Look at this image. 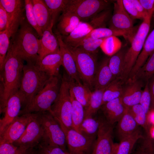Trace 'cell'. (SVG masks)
I'll return each mask as SVG.
<instances>
[{
	"instance_id": "6da1fadb",
	"label": "cell",
	"mask_w": 154,
	"mask_h": 154,
	"mask_svg": "<svg viewBox=\"0 0 154 154\" xmlns=\"http://www.w3.org/2000/svg\"><path fill=\"white\" fill-rule=\"evenodd\" d=\"M25 61L10 43L0 72V113H3L9 98L19 90Z\"/></svg>"
},
{
	"instance_id": "7a4b0ae2",
	"label": "cell",
	"mask_w": 154,
	"mask_h": 154,
	"mask_svg": "<svg viewBox=\"0 0 154 154\" xmlns=\"http://www.w3.org/2000/svg\"><path fill=\"white\" fill-rule=\"evenodd\" d=\"M39 36L29 24L26 16L17 32L11 37L10 43L27 62L35 65L39 59Z\"/></svg>"
},
{
	"instance_id": "3957f363",
	"label": "cell",
	"mask_w": 154,
	"mask_h": 154,
	"mask_svg": "<svg viewBox=\"0 0 154 154\" xmlns=\"http://www.w3.org/2000/svg\"><path fill=\"white\" fill-rule=\"evenodd\" d=\"M50 77L33 63L27 62L24 65L23 76L18 91L23 108L29 104L42 90Z\"/></svg>"
},
{
	"instance_id": "277c9868",
	"label": "cell",
	"mask_w": 154,
	"mask_h": 154,
	"mask_svg": "<svg viewBox=\"0 0 154 154\" xmlns=\"http://www.w3.org/2000/svg\"><path fill=\"white\" fill-rule=\"evenodd\" d=\"M61 82L59 76L50 77L42 90L21 109L19 115L44 112L51 113V106L58 96Z\"/></svg>"
},
{
	"instance_id": "5b68a950",
	"label": "cell",
	"mask_w": 154,
	"mask_h": 154,
	"mask_svg": "<svg viewBox=\"0 0 154 154\" xmlns=\"http://www.w3.org/2000/svg\"><path fill=\"white\" fill-rule=\"evenodd\" d=\"M154 9L148 12L130 42L131 46L125 52L122 79L125 80L129 77L147 37Z\"/></svg>"
},
{
	"instance_id": "8992f818",
	"label": "cell",
	"mask_w": 154,
	"mask_h": 154,
	"mask_svg": "<svg viewBox=\"0 0 154 154\" xmlns=\"http://www.w3.org/2000/svg\"><path fill=\"white\" fill-rule=\"evenodd\" d=\"M50 113L65 126L72 128L70 86L68 77L65 74L61 79L59 93L51 106Z\"/></svg>"
},
{
	"instance_id": "52a82bcc",
	"label": "cell",
	"mask_w": 154,
	"mask_h": 154,
	"mask_svg": "<svg viewBox=\"0 0 154 154\" xmlns=\"http://www.w3.org/2000/svg\"><path fill=\"white\" fill-rule=\"evenodd\" d=\"M67 45L73 55L80 79L84 84L92 88L93 86L94 78L98 68L95 54Z\"/></svg>"
},
{
	"instance_id": "ba28073f",
	"label": "cell",
	"mask_w": 154,
	"mask_h": 154,
	"mask_svg": "<svg viewBox=\"0 0 154 154\" xmlns=\"http://www.w3.org/2000/svg\"><path fill=\"white\" fill-rule=\"evenodd\" d=\"M36 113L43 130V138L67 152L65 133L55 117L48 112Z\"/></svg>"
},
{
	"instance_id": "9c48e42d",
	"label": "cell",
	"mask_w": 154,
	"mask_h": 154,
	"mask_svg": "<svg viewBox=\"0 0 154 154\" xmlns=\"http://www.w3.org/2000/svg\"><path fill=\"white\" fill-rule=\"evenodd\" d=\"M108 1L103 0H69L65 9L75 14L82 21L90 20L107 9Z\"/></svg>"
},
{
	"instance_id": "30bf717a",
	"label": "cell",
	"mask_w": 154,
	"mask_h": 154,
	"mask_svg": "<svg viewBox=\"0 0 154 154\" xmlns=\"http://www.w3.org/2000/svg\"><path fill=\"white\" fill-rule=\"evenodd\" d=\"M56 119L65 133L69 154H91L96 138L85 136Z\"/></svg>"
},
{
	"instance_id": "8fae6325",
	"label": "cell",
	"mask_w": 154,
	"mask_h": 154,
	"mask_svg": "<svg viewBox=\"0 0 154 154\" xmlns=\"http://www.w3.org/2000/svg\"><path fill=\"white\" fill-rule=\"evenodd\" d=\"M100 123L91 154H112L114 125L108 122L103 116H100Z\"/></svg>"
},
{
	"instance_id": "7c38bea8",
	"label": "cell",
	"mask_w": 154,
	"mask_h": 154,
	"mask_svg": "<svg viewBox=\"0 0 154 154\" xmlns=\"http://www.w3.org/2000/svg\"><path fill=\"white\" fill-rule=\"evenodd\" d=\"M0 3L9 15V23L7 29L11 37L17 32L25 17L24 0H0Z\"/></svg>"
},
{
	"instance_id": "4fadbf2b",
	"label": "cell",
	"mask_w": 154,
	"mask_h": 154,
	"mask_svg": "<svg viewBox=\"0 0 154 154\" xmlns=\"http://www.w3.org/2000/svg\"><path fill=\"white\" fill-rule=\"evenodd\" d=\"M28 125L20 137L13 143L15 145L30 149L37 147L42 140L44 131L37 113Z\"/></svg>"
},
{
	"instance_id": "5bb4252c",
	"label": "cell",
	"mask_w": 154,
	"mask_h": 154,
	"mask_svg": "<svg viewBox=\"0 0 154 154\" xmlns=\"http://www.w3.org/2000/svg\"><path fill=\"white\" fill-rule=\"evenodd\" d=\"M35 113L25 114L18 116L0 135V144L13 143L22 135L28 125L35 117Z\"/></svg>"
},
{
	"instance_id": "9a60e30c",
	"label": "cell",
	"mask_w": 154,
	"mask_h": 154,
	"mask_svg": "<svg viewBox=\"0 0 154 154\" xmlns=\"http://www.w3.org/2000/svg\"><path fill=\"white\" fill-rule=\"evenodd\" d=\"M114 11L109 28L118 31H135L133 19L125 9L122 0L114 3Z\"/></svg>"
},
{
	"instance_id": "2e32d148",
	"label": "cell",
	"mask_w": 154,
	"mask_h": 154,
	"mask_svg": "<svg viewBox=\"0 0 154 154\" xmlns=\"http://www.w3.org/2000/svg\"><path fill=\"white\" fill-rule=\"evenodd\" d=\"M22 106V100L18 91L9 99L3 112L4 116L0 119V135L19 116Z\"/></svg>"
},
{
	"instance_id": "e0dca14e",
	"label": "cell",
	"mask_w": 154,
	"mask_h": 154,
	"mask_svg": "<svg viewBox=\"0 0 154 154\" xmlns=\"http://www.w3.org/2000/svg\"><path fill=\"white\" fill-rule=\"evenodd\" d=\"M55 35L58 38L62 56V66L68 76L77 82L80 83L79 77L73 55L66 44L63 41L62 35L56 31Z\"/></svg>"
},
{
	"instance_id": "ac0fdd59",
	"label": "cell",
	"mask_w": 154,
	"mask_h": 154,
	"mask_svg": "<svg viewBox=\"0 0 154 154\" xmlns=\"http://www.w3.org/2000/svg\"><path fill=\"white\" fill-rule=\"evenodd\" d=\"M129 81V83L124 86L121 96L122 102L126 108L139 104L143 91L142 81L137 79Z\"/></svg>"
},
{
	"instance_id": "d6986e66",
	"label": "cell",
	"mask_w": 154,
	"mask_h": 154,
	"mask_svg": "<svg viewBox=\"0 0 154 154\" xmlns=\"http://www.w3.org/2000/svg\"><path fill=\"white\" fill-rule=\"evenodd\" d=\"M53 26H51L44 31L43 33L42 36L39 38L38 60L48 54L60 51L58 38L56 35L52 31Z\"/></svg>"
},
{
	"instance_id": "ffe728a7",
	"label": "cell",
	"mask_w": 154,
	"mask_h": 154,
	"mask_svg": "<svg viewBox=\"0 0 154 154\" xmlns=\"http://www.w3.org/2000/svg\"><path fill=\"white\" fill-rule=\"evenodd\" d=\"M101 108L105 119L113 125L119 120L126 109L122 102L121 97L107 102Z\"/></svg>"
},
{
	"instance_id": "44dd1931",
	"label": "cell",
	"mask_w": 154,
	"mask_h": 154,
	"mask_svg": "<svg viewBox=\"0 0 154 154\" xmlns=\"http://www.w3.org/2000/svg\"><path fill=\"white\" fill-rule=\"evenodd\" d=\"M35 65L40 70L50 77L59 76L60 68L62 65L60 51L46 56L38 60Z\"/></svg>"
},
{
	"instance_id": "7402d4cb",
	"label": "cell",
	"mask_w": 154,
	"mask_h": 154,
	"mask_svg": "<svg viewBox=\"0 0 154 154\" xmlns=\"http://www.w3.org/2000/svg\"><path fill=\"white\" fill-rule=\"evenodd\" d=\"M116 133L119 141L136 131L141 127L137 124L126 108L124 114L117 122Z\"/></svg>"
},
{
	"instance_id": "603a6c76",
	"label": "cell",
	"mask_w": 154,
	"mask_h": 154,
	"mask_svg": "<svg viewBox=\"0 0 154 154\" xmlns=\"http://www.w3.org/2000/svg\"><path fill=\"white\" fill-rule=\"evenodd\" d=\"M33 9L37 23L42 33L54 26L49 9L43 0H32Z\"/></svg>"
},
{
	"instance_id": "cb8c5ba5",
	"label": "cell",
	"mask_w": 154,
	"mask_h": 154,
	"mask_svg": "<svg viewBox=\"0 0 154 154\" xmlns=\"http://www.w3.org/2000/svg\"><path fill=\"white\" fill-rule=\"evenodd\" d=\"M81 21L75 14L65 9L59 18L57 31L62 36H67Z\"/></svg>"
},
{
	"instance_id": "d4e9b609",
	"label": "cell",
	"mask_w": 154,
	"mask_h": 154,
	"mask_svg": "<svg viewBox=\"0 0 154 154\" xmlns=\"http://www.w3.org/2000/svg\"><path fill=\"white\" fill-rule=\"evenodd\" d=\"M109 58L104 59L97 70L93 86L95 90L105 89L115 79L109 68Z\"/></svg>"
},
{
	"instance_id": "484cf974",
	"label": "cell",
	"mask_w": 154,
	"mask_h": 154,
	"mask_svg": "<svg viewBox=\"0 0 154 154\" xmlns=\"http://www.w3.org/2000/svg\"><path fill=\"white\" fill-rule=\"evenodd\" d=\"M154 51V29L147 36L143 48L132 69L129 77L133 79L138 70L144 65Z\"/></svg>"
},
{
	"instance_id": "4316f807",
	"label": "cell",
	"mask_w": 154,
	"mask_h": 154,
	"mask_svg": "<svg viewBox=\"0 0 154 154\" xmlns=\"http://www.w3.org/2000/svg\"><path fill=\"white\" fill-rule=\"evenodd\" d=\"M141 127L121 139L119 143H114L112 154H131L137 141L144 136Z\"/></svg>"
},
{
	"instance_id": "83f0119b",
	"label": "cell",
	"mask_w": 154,
	"mask_h": 154,
	"mask_svg": "<svg viewBox=\"0 0 154 154\" xmlns=\"http://www.w3.org/2000/svg\"><path fill=\"white\" fill-rule=\"evenodd\" d=\"M93 29L88 22L81 21L68 35L64 36V37L62 36V39L67 45L75 47Z\"/></svg>"
},
{
	"instance_id": "f1b7e54d",
	"label": "cell",
	"mask_w": 154,
	"mask_h": 154,
	"mask_svg": "<svg viewBox=\"0 0 154 154\" xmlns=\"http://www.w3.org/2000/svg\"><path fill=\"white\" fill-rule=\"evenodd\" d=\"M135 33V31H118L109 28H107L105 27L97 28L93 30L89 34L84 38L77 45L84 39L89 37H92L98 39H102L111 36L116 37L122 36L125 37L126 39L130 40V41H131Z\"/></svg>"
},
{
	"instance_id": "f546056e",
	"label": "cell",
	"mask_w": 154,
	"mask_h": 154,
	"mask_svg": "<svg viewBox=\"0 0 154 154\" xmlns=\"http://www.w3.org/2000/svg\"><path fill=\"white\" fill-rule=\"evenodd\" d=\"M70 88L76 99L84 106H88L92 92L86 85L79 83L68 76Z\"/></svg>"
},
{
	"instance_id": "4dcf8cb0",
	"label": "cell",
	"mask_w": 154,
	"mask_h": 154,
	"mask_svg": "<svg viewBox=\"0 0 154 154\" xmlns=\"http://www.w3.org/2000/svg\"><path fill=\"white\" fill-rule=\"evenodd\" d=\"M125 52L123 50L121 49L109 58V66L115 79H120L123 80Z\"/></svg>"
},
{
	"instance_id": "1f68e13d",
	"label": "cell",
	"mask_w": 154,
	"mask_h": 154,
	"mask_svg": "<svg viewBox=\"0 0 154 154\" xmlns=\"http://www.w3.org/2000/svg\"><path fill=\"white\" fill-rule=\"evenodd\" d=\"M100 123V116L85 117L79 128L78 132L88 137L96 138Z\"/></svg>"
},
{
	"instance_id": "d6a6232c",
	"label": "cell",
	"mask_w": 154,
	"mask_h": 154,
	"mask_svg": "<svg viewBox=\"0 0 154 154\" xmlns=\"http://www.w3.org/2000/svg\"><path fill=\"white\" fill-rule=\"evenodd\" d=\"M123 81L121 79H115L107 86L104 92L102 106L121 96L124 88Z\"/></svg>"
},
{
	"instance_id": "836d02e7",
	"label": "cell",
	"mask_w": 154,
	"mask_h": 154,
	"mask_svg": "<svg viewBox=\"0 0 154 154\" xmlns=\"http://www.w3.org/2000/svg\"><path fill=\"white\" fill-rule=\"evenodd\" d=\"M70 93L72 104V128L78 132L80 126L85 117V108L76 99L70 88Z\"/></svg>"
},
{
	"instance_id": "e575fe53",
	"label": "cell",
	"mask_w": 154,
	"mask_h": 154,
	"mask_svg": "<svg viewBox=\"0 0 154 154\" xmlns=\"http://www.w3.org/2000/svg\"><path fill=\"white\" fill-rule=\"evenodd\" d=\"M105 89H96L92 92L88 105L85 109V117L94 116L101 108Z\"/></svg>"
},
{
	"instance_id": "d590c367",
	"label": "cell",
	"mask_w": 154,
	"mask_h": 154,
	"mask_svg": "<svg viewBox=\"0 0 154 154\" xmlns=\"http://www.w3.org/2000/svg\"><path fill=\"white\" fill-rule=\"evenodd\" d=\"M127 108L138 125L143 129L145 134L149 136L147 115L142 106L139 104Z\"/></svg>"
},
{
	"instance_id": "8d00e7d4",
	"label": "cell",
	"mask_w": 154,
	"mask_h": 154,
	"mask_svg": "<svg viewBox=\"0 0 154 154\" xmlns=\"http://www.w3.org/2000/svg\"><path fill=\"white\" fill-rule=\"evenodd\" d=\"M154 75V51L149 56L144 65L138 70L132 80H139L147 82Z\"/></svg>"
},
{
	"instance_id": "74e56055",
	"label": "cell",
	"mask_w": 154,
	"mask_h": 154,
	"mask_svg": "<svg viewBox=\"0 0 154 154\" xmlns=\"http://www.w3.org/2000/svg\"><path fill=\"white\" fill-rule=\"evenodd\" d=\"M121 45L117 37L111 36L104 38L100 47L105 54L111 57L121 50Z\"/></svg>"
},
{
	"instance_id": "f35d334b",
	"label": "cell",
	"mask_w": 154,
	"mask_h": 154,
	"mask_svg": "<svg viewBox=\"0 0 154 154\" xmlns=\"http://www.w3.org/2000/svg\"><path fill=\"white\" fill-rule=\"evenodd\" d=\"M50 11L54 25L59 14L65 9L69 0H43Z\"/></svg>"
},
{
	"instance_id": "ab89813d",
	"label": "cell",
	"mask_w": 154,
	"mask_h": 154,
	"mask_svg": "<svg viewBox=\"0 0 154 154\" xmlns=\"http://www.w3.org/2000/svg\"><path fill=\"white\" fill-rule=\"evenodd\" d=\"M37 147L38 154H69L58 146L43 138Z\"/></svg>"
},
{
	"instance_id": "60d3db41",
	"label": "cell",
	"mask_w": 154,
	"mask_h": 154,
	"mask_svg": "<svg viewBox=\"0 0 154 154\" xmlns=\"http://www.w3.org/2000/svg\"><path fill=\"white\" fill-rule=\"evenodd\" d=\"M11 35L7 29L0 31V71L2 70L10 44Z\"/></svg>"
},
{
	"instance_id": "b9f144b4",
	"label": "cell",
	"mask_w": 154,
	"mask_h": 154,
	"mask_svg": "<svg viewBox=\"0 0 154 154\" xmlns=\"http://www.w3.org/2000/svg\"><path fill=\"white\" fill-rule=\"evenodd\" d=\"M25 16L29 24L36 31L40 38L43 33L39 28L35 15L32 0H24Z\"/></svg>"
},
{
	"instance_id": "7bdbcfd3",
	"label": "cell",
	"mask_w": 154,
	"mask_h": 154,
	"mask_svg": "<svg viewBox=\"0 0 154 154\" xmlns=\"http://www.w3.org/2000/svg\"><path fill=\"white\" fill-rule=\"evenodd\" d=\"M103 39L89 37L83 40L74 47L79 48L90 53L95 54L100 47Z\"/></svg>"
},
{
	"instance_id": "ee69618b",
	"label": "cell",
	"mask_w": 154,
	"mask_h": 154,
	"mask_svg": "<svg viewBox=\"0 0 154 154\" xmlns=\"http://www.w3.org/2000/svg\"><path fill=\"white\" fill-rule=\"evenodd\" d=\"M110 13L109 11L106 9L95 15L88 22L93 29L105 27L104 26L108 19Z\"/></svg>"
},
{
	"instance_id": "f6af8a7d",
	"label": "cell",
	"mask_w": 154,
	"mask_h": 154,
	"mask_svg": "<svg viewBox=\"0 0 154 154\" xmlns=\"http://www.w3.org/2000/svg\"><path fill=\"white\" fill-rule=\"evenodd\" d=\"M151 103V96L148 81L143 91L139 103L143 108L147 115L150 110Z\"/></svg>"
},
{
	"instance_id": "bcb514c9",
	"label": "cell",
	"mask_w": 154,
	"mask_h": 154,
	"mask_svg": "<svg viewBox=\"0 0 154 154\" xmlns=\"http://www.w3.org/2000/svg\"><path fill=\"white\" fill-rule=\"evenodd\" d=\"M122 1L125 9L133 19H143L132 0H122Z\"/></svg>"
},
{
	"instance_id": "7dc6e473",
	"label": "cell",
	"mask_w": 154,
	"mask_h": 154,
	"mask_svg": "<svg viewBox=\"0 0 154 154\" xmlns=\"http://www.w3.org/2000/svg\"><path fill=\"white\" fill-rule=\"evenodd\" d=\"M9 23V17L7 12L0 3V31L7 29Z\"/></svg>"
},
{
	"instance_id": "c3c4849f",
	"label": "cell",
	"mask_w": 154,
	"mask_h": 154,
	"mask_svg": "<svg viewBox=\"0 0 154 154\" xmlns=\"http://www.w3.org/2000/svg\"><path fill=\"white\" fill-rule=\"evenodd\" d=\"M19 147L13 143H4L0 144V154H14L18 149Z\"/></svg>"
},
{
	"instance_id": "681fc988",
	"label": "cell",
	"mask_w": 154,
	"mask_h": 154,
	"mask_svg": "<svg viewBox=\"0 0 154 154\" xmlns=\"http://www.w3.org/2000/svg\"><path fill=\"white\" fill-rule=\"evenodd\" d=\"M131 154H150L138 140Z\"/></svg>"
},
{
	"instance_id": "f907efd6",
	"label": "cell",
	"mask_w": 154,
	"mask_h": 154,
	"mask_svg": "<svg viewBox=\"0 0 154 154\" xmlns=\"http://www.w3.org/2000/svg\"><path fill=\"white\" fill-rule=\"evenodd\" d=\"M132 1L143 20L147 16L148 12L145 10L139 0H132Z\"/></svg>"
},
{
	"instance_id": "816d5d0a",
	"label": "cell",
	"mask_w": 154,
	"mask_h": 154,
	"mask_svg": "<svg viewBox=\"0 0 154 154\" xmlns=\"http://www.w3.org/2000/svg\"><path fill=\"white\" fill-rule=\"evenodd\" d=\"M145 10L147 12L154 9V0H139Z\"/></svg>"
},
{
	"instance_id": "f5cc1de1",
	"label": "cell",
	"mask_w": 154,
	"mask_h": 154,
	"mask_svg": "<svg viewBox=\"0 0 154 154\" xmlns=\"http://www.w3.org/2000/svg\"><path fill=\"white\" fill-rule=\"evenodd\" d=\"M149 86L151 96V103L150 109H154V75L149 80Z\"/></svg>"
},
{
	"instance_id": "db71d44e",
	"label": "cell",
	"mask_w": 154,
	"mask_h": 154,
	"mask_svg": "<svg viewBox=\"0 0 154 154\" xmlns=\"http://www.w3.org/2000/svg\"><path fill=\"white\" fill-rule=\"evenodd\" d=\"M147 121L149 127L154 125V109H150L147 115Z\"/></svg>"
},
{
	"instance_id": "11a10c76",
	"label": "cell",
	"mask_w": 154,
	"mask_h": 154,
	"mask_svg": "<svg viewBox=\"0 0 154 154\" xmlns=\"http://www.w3.org/2000/svg\"><path fill=\"white\" fill-rule=\"evenodd\" d=\"M29 149L19 147L18 149L14 154H26Z\"/></svg>"
},
{
	"instance_id": "9f6ffc18",
	"label": "cell",
	"mask_w": 154,
	"mask_h": 154,
	"mask_svg": "<svg viewBox=\"0 0 154 154\" xmlns=\"http://www.w3.org/2000/svg\"><path fill=\"white\" fill-rule=\"evenodd\" d=\"M149 135L150 138L154 140V125H151L149 127Z\"/></svg>"
},
{
	"instance_id": "6f0895ef",
	"label": "cell",
	"mask_w": 154,
	"mask_h": 154,
	"mask_svg": "<svg viewBox=\"0 0 154 154\" xmlns=\"http://www.w3.org/2000/svg\"><path fill=\"white\" fill-rule=\"evenodd\" d=\"M26 154H38L36 150H35L34 148L29 149Z\"/></svg>"
},
{
	"instance_id": "680465c9",
	"label": "cell",
	"mask_w": 154,
	"mask_h": 154,
	"mask_svg": "<svg viewBox=\"0 0 154 154\" xmlns=\"http://www.w3.org/2000/svg\"><path fill=\"white\" fill-rule=\"evenodd\" d=\"M150 142L153 154H154V140L150 138Z\"/></svg>"
}]
</instances>
